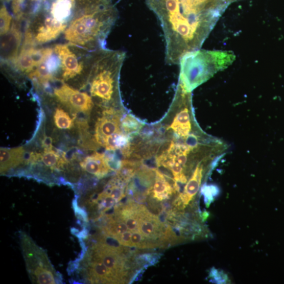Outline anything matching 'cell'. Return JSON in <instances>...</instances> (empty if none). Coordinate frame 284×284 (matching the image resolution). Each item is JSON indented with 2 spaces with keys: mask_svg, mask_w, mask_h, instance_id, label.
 I'll list each match as a JSON object with an SVG mask.
<instances>
[{
  "mask_svg": "<svg viewBox=\"0 0 284 284\" xmlns=\"http://www.w3.org/2000/svg\"><path fill=\"white\" fill-rule=\"evenodd\" d=\"M42 162L52 170H61L66 164L67 160L65 156L53 150V147L44 148L42 154H37V161Z\"/></svg>",
  "mask_w": 284,
  "mask_h": 284,
  "instance_id": "obj_17",
  "label": "cell"
},
{
  "mask_svg": "<svg viewBox=\"0 0 284 284\" xmlns=\"http://www.w3.org/2000/svg\"><path fill=\"white\" fill-rule=\"evenodd\" d=\"M20 246L31 282L39 284L62 283L60 273L52 264L46 252L25 232H20Z\"/></svg>",
  "mask_w": 284,
  "mask_h": 284,
  "instance_id": "obj_4",
  "label": "cell"
},
{
  "mask_svg": "<svg viewBox=\"0 0 284 284\" xmlns=\"http://www.w3.org/2000/svg\"><path fill=\"white\" fill-rule=\"evenodd\" d=\"M147 4L161 22L165 61L169 65L180 64L187 53L200 49L220 18L211 14L188 13L180 0H147Z\"/></svg>",
  "mask_w": 284,
  "mask_h": 284,
  "instance_id": "obj_1",
  "label": "cell"
},
{
  "mask_svg": "<svg viewBox=\"0 0 284 284\" xmlns=\"http://www.w3.org/2000/svg\"><path fill=\"white\" fill-rule=\"evenodd\" d=\"M56 126L61 130H69L74 126V119L62 109L57 108L54 114Z\"/></svg>",
  "mask_w": 284,
  "mask_h": 284,
  "instance_id": "obj_20",
  "label": "cell"
},
{
  "mask_svg": "<svg viewBox=\"0 0 284 284\" xmlns=\"http://www.w3.org/2000/svg\"><path fill=\"white\" fill-rule=\"evenodd\" d=\"M155 181L152 190L153 197L158 201H162L169 199L172 194L176 192L161 172L155 170Z\"/></svg>",
  "mask_w": 284,
  "mask_h": 284,
  "instance_id": "obj_16",
  "label": "cell"
},
{
  "mask_svg": "<svg viewBox=\"0 0 284 284\" xmlns=\"http://www.w3.org/2000/svg\"><path fill=\"white\" fill-rule=\"evenodd\" d=\"M131 236L132 232L127 231L118 235L115 239L121 245L132 247Z\"/></svg>",
  "mask_w": 284,
  "mask_h": 284,
  "instance_id": "obj_24",
  "label": "cell"
},
{
  "mask_svg": "<svg viewBox=\"0 0 284 284\" xmlns=\"http://www.w3.org/2000/svg\"><path fill=\"white\" fill-rule=\"evenodd\" d=\"M121 125L120 117L115 111L112 109L104 111L103 116L96 123L95 138L97 142L103 147L106 139L121 131Z\"/></svg>",
  "mask_w": 284,
  "mask_h": 284,
  "instance_id": "obj_12",
  "label": "cell"
},
{
  "mask_svg": "<svg viewBox=\"0 0 284 284\" xmlns=\"http://www.w3.org/2000/svg\"><path fill=\"white\" fill-rule=\"evenodd\" d=\"M25 156V151L22 147L2 148L0 151L2 175L6 174L22 164Z\"/></svg>",
  "mask_w": 284,
  "mask_h": 284,
  "instance_id": "obj_15",
  "label": "cell"
},
{
  "mask_svg": "<svg viewBox=\"0 0 284 284\" xmlns=\"http://www.w3.org/2000/svg\"><path fill=\"white\" fill-rule=\"evenodd\" d=\"M89 255L101 261L116 276L120 283L125 282L128 270L127 259L123 253L121 246L99 242L92 247Z\"/></svg>",
  "mask_w": 284,
  "mask_h": 284,
  "instance_id": "obj_5",
  "label": "cell"
},
{
  "mask_svg": "<svg viewBox=\"0 0 284 284\" xmlns=\"http://www.w3.org/2000/svg\"><path fill=\"white\" fill-rule=\"evenodd\" d=\"M122 128L127 135L137 134L141 128V124L135 118L127 115L121 122Z\"/></svg>",
  "mask_w": 284,
  "mask_h": 284,
  "instance_id": "obj_22",
  "label": "cell"
},
{
  "mask_svg": "<svg viewBox=\"0 0 284 284\" xmlns=\"http://www.w3.org/2000/svg\"><path fill=\"white\" fill-rule=\"evenodd\" d=\"M236 56L230 51L197 50L185 55L180 61L179 83L192 92L216 74L234 62Z\"/></svg>",
  "mask_w": 284,
  "mask_h": 284,
  "instance_id": "obj_3",
  "label": "cell"
},
{
  "mask_svg": "<svg viewBox=\"0 0 284 284\" xmlns=\"http://www.w3.org/2000/svg\"><path fill=\"white\" fill-rule=\"evenodd\" d=\"M73 3L71 0H57L51 8V16L59 22L66 23L71 14Z\"/></svg>",
  "mask_w": 284,
  "mask_h": 284,
  "instance_id": "obj_19",
  "label": "cell"
},
{
  "mask_svg": "<svg viewBox=\"0 0 284 284\" xmlns=\"http://www.w3.org/2000/svg\"><path fill=\"white\" fill-rule=\"evenodd\" d=\"M22 36L19 23L13 21L10 31L2 37L1 57L4 61L13 62L18 56Z\"/></svg>",
  "mask_w": 284,
  "mask_h": 284,
  "instance_id": "obj_13",
  "label": "cell"
},
{
  "mask_svg": "<svg viewBox=\"0 0 284 284\" xmlns=\"http://www.w3.org/2000/svg\"><path fill=\"white\" fill-rule=\"evenodd\" d=\"M33 29L27 28L24 44L34 46L35 44H43L57 39L65 31L67 24L61 22L52 16L45 17L42 23H36Z\"/></svg>",
  "mask_w": 284,
  "mask_h": 284,
  "instance_id": "obj_7",
  "label": "cell"
},
{
  "mask_svg": "<svg viewBox=\"0 0 284 284\" xmlns=\"http://www.w3.org/2000/svg\"><path fill=\"white\" fill-rule=\"evenodd\" d=\"M82 169L99 179L103 178L111 171L106 155L99 153L87 156L80 163Z\"/></svg>",
  "mask_w": 284,
  "mask_h": 284,
  "instance_id": "obj_14",
  "label": "cell"
},
{
  "mask_svg": "<svg viewBox=\"0 0 284 284\" xmlns=\"http://www.w3.org/2000/svg\"><path fill=\"white\" fill-rule=\"evenodd\" d=\"M103 147L109 151L119 150L124 155L128 156L131 150L129 136L122 131L115 133L106 139Z\"/></svg>",
  "mask_w": 284,
  "mask_h": 284,
  "instance_id": "obj_18",
  "label": "cell"
},
{
  "mask_svg": "<svg viewBox=\"0 0 284 284\" xmlns=\"http://www.w3.org/2000/svg\"><path fill=\"white\" fill-rule=\"evenodd\" d=\"M1 36H3L7 34L11 29L12 17L7 9V8L3 6L1 9Z\"/></svg>",
  "mask_w": 284,
  "mask_h": 284,
  "instance_id": "obj_23",
  "label": "cell"
},
{
  "mask_svg": "<svg viewBox=\"0 0 284 284\" xmlns=\"http://www.w3.org/2000/svg\"><path fill=\"white\" fill-rule=\"evenodd\" d=\"M218 164L219 162H207L201 163L197 166L183 192L180 194L179 198L175 201L177 206L184 208L189 204L200 190L205 170L211 171Z\"/></svg>",
  "mask_w": 284,
  "mask_h": 284,
  "instance_id": "obj_10",
  "label": "cell"
},
{
  "mask_svg": "<svg viewBox=\"0 0 284 284\" xmlns=\"http://www.w3.org/2000/svg\"><path fill=\"white\" fill-rule=\"evenodd\" d=\"M53 52V48L37 49L23 45L18 56L13 62L15 67L25 74H30Z\"/></svg>",
  "mask_w": 284,
  "mask_h": 284,
  "instance_id": "obj_9",
  "label": "cell"
},
{
  "mask_svg": "<svg viewBox=\"0 0 284 284\" xmlns=\"http://www.w3.org/2000/svg\"><path fill=\"white\" fill-rule=\"evenodd\" d=\"M116 15L107 0H94L85 12L70 21L64 31L65 39L88 51L104 48Z\"/></svg>",
  "mask_w": 284,
  "mask_h": 284,
  "instance_id": "obj_2",
  "label": "cell"
},
{
  "mask_svg": "<svg viewBox=\"0 0 284 284\" xmlns=\"http://www.w3.org/2000/svg\"><path fill=\"white\" fill-rule=\"evenodd\" d=\"M86 279L91 283H120L116 276L100 260L88 254L85 259Z\"/></svg>",
  "mask_w": 284,
  "mask_h": 284,
  "instance_id": "obj_11",
  "label": "cell"
},
{
  "mask_svg": "<svg viewBox=\"0 0 284 284\" xmlns=\"http://www.w3.org/2000/svg\"><path fill=\"white\" fill-rule=\"evenodd\" d=\"M54 93L59 101L74 111L90 113L93 107L94 103L90 96L66 84L62 83L55 88Z\"/></svg>",
  "mask_w": 284,
  "mask_h": 284,
  "instance_id": "obj_8",
  "label": "cell"
},
{
  "mask_svg": "<svg viewBox=\"0 0 284 284\" xmlns=\"http://www.w3.org/2000/svg\"><path fill=\"white\" fill-rule=\"evenodd\" d=\"M77 48V46L70 43L57 44L53 48L60 60V70L64 81L77 78L86 70L91 52L82 60Z\"/></svg>",
  "mask_w": 284,
  "mask_h": 284,
  "instance_id": "obj_6",
  "label": "cell"
},
{
  "mask_svg": "<svg viewBox=\"0 0 284 284\" xmlns=\"http://www.w3.org/2000/svg\"><path fill=\"white\" fill-rule=\"evenodd\" d=\"M137 168L135 164L128 161H122L120 169L117 171V176L126 183L129 182L135 175Z\"/></svg>",
  "mask_w": 284,
  "mask_h": 284,
  "instance_id": "obj_21",
  "label": "cell"
}]
</instances>
